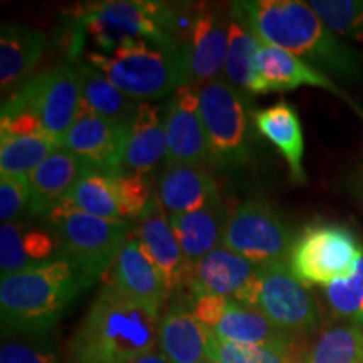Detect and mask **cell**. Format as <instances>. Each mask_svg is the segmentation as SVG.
Segmentation results:
<instances>
[{
    "label": "cell",
    "mask_w": 363,
    "mask_h": 363,
    "mask_svg": "<svg viewBox=\"0 0 363 363\" xmlns=\"http://www.w3.org/2000/svg\"><path fill=\"white\" fill-rule=\"evenodd\" d=\"M30 203L27 175H0V220L9 224L17 219Z\"/></svg>",
    "instance_id": "cell-37"
},
{
    "label": "cell",
    "mask_w": 363,
    "mask_h": 363,
    "mask_svg": "<svg viewBox=\"0 0 363 363\" xmlns=\"http://www.w3.org/2000/svg\"><path fill=\"white\" fill-rule=\"evenodd\" d=\"M256 271L257 267L252 262L222 244L189 271L185 291H189L190 298L202 294H222L234 299L251 283Z\"/></svg>",
    "instance_id": "cell-22"
},
{
    "label": "cell",
    "mask_w": 363,
    "mask_h": 363,
    "mask_svg": "<svg viewBox=\"0 0 363 363\" xmlns=\"http://www.w3.org/2000/svg\"><path fill=\"white\" fill-rule=\"evenodd\" d=\"M57 148L59 140L38 118L22 111H2L0 175H29Z\"/></svg>",
    "instance_id": "cell-14"
},
{
    "label": "cell",
    "mask_w": 363,
    "mask_h": 363,
    "mask_svg": "<svg viewBox=\"0 0 363 363\" xmlns=\"http://www.w3.org/2000/svg\"><path fill=\"white\" fill-rule=\"evenodd\" d=\"M230 299L233 298L222 296V294H202V296L190 298V306L195 318L212 331L225 313Z\"/></svg>",
    "instance_id": "cell-39"
},
{
    "label": "cell",
    "mask_w": 363,
    "mask_h": 363,
    "mask_svg": "<svg viewBox=\"0 0 363 363\" xmlns=\"http://www.w3.org/2000/svg\"><path fill=\"white\" fill-rule=\"evenodd\" d=\"M61 254L52 229L29 222H9L0 227V276L16 274Z\"/></svg>",
    "instance_id": "cell-24"
},
{
    "label": "cell",
    "mask_w": 363,
    "mask_h": 363,
    "mask_svg": "<svg viewBox=\"0 0 363 363\" xmlns=\"http://www.w3.org/2000/svg\"><path fill=\"white\" fill-rule=\"evenodd\" d=\"M303 348L298 342L279 345H239L222 342L212 333L208 360L216 363H301Z\"/></svg>",
    "instance_id": "cell-33"
},
{
    "label": "cell",
    "mask_w": 363,
    "mask_h": 363,
    "mask_svg": "<svg viewBox=\"0 0 363 363\" xmlns=\"http://www.w3.org/2000/svg\"><path fill=\"white\" fill-rule=\"evenodd\" d=\"M130 233L138 240L147 256L157 266L165 283L167 294L185 291L187 264L182 256L179 240L172 229L167 212L158 201L150 207L147 214L131 222Z\"/></svg>",
    "instance_id": "cell-17"
},
{
    "label": "cell",
    "mask_w": 363,
    "mask_h": 363,
    "mask_svg": "<svg viewBox=\"0 0 363 363\" xmlns=\"http://www.w3.org/2000/svg\"><path fill=\"white\" fill-rule=\"evenodd\" d=\"M135 363H170V362L167 360L165 355H163L162 352H153V353H150V355L136 360Z\"/></svg>",
    "instance_id": "cell-41"
},
{
    "label": "cell",
    "mask_w": 363,
    "mask_h": 363,
    "mask_svg": "<svg viewBox=\"0 0 363 363\" xmlns=\"http://www.w3.org/2000/svg\"><path fill=\"white\" fill-rule=\"evenodd\" d=\"M325 298L335 316L363 326V257L350 278L325 286Z\"/></svg>",
    "instance_id": "cell-35"
},
{
    "label": "cell",
    "mask_w": 363,
    "mask_h": 363,
    "mask_svg": "<svg viewBox=\"0 0 363 363\" xmlns=\"http://www.w3.org/2000/svg\"><path fill=\"white\" fill-rule=\"evenodd\" d=\"M91 167L69 150L61 148L49 155L27 175L30 185L29 214L33 217H45L54 207L59 206L67 194L74 189L81 177Z\"/></svg>",
    "instance_id": "cell-20"
},
{
    "label": "cell",
    "mask_w": 363,
    "mask_h": 363,
    "mask_svg": "<svg viewBox=\"0 0 363 363\" xmlns=\"http://www.w3.org/2000/svg\"><path fill=\"white\" fill-rule=\"evenodd\" d=\"M155 195L169 216L190 214L222 203L214 177L202 165L165 163L157 179Z\"/></svg>",
    "instance_id": "cell-18"
},
{
    "label": "cell",
    "mask_w": 363,
    "mask_h": 363,
    "mask_svg": "<svg viewBox=\"0 0 363 363\" xmlns=\"http://www.w3.org/2000/svg\"><path fill=\"white\" fill-rule=\"evenodd\" d=\"M293 230L264 197L244 201L227 220L222 244L256 267L288 264Z\"/></svg>",
    "instance_id": "cell-11"
},
{
    "label": "cell",
    "mask_w": 363,
    "mask_h": 363,
    "mask_svg": "<svg viewBox=\"0 0 363 363\" xmlns=\"http://www.w3.org/2000/svg\"><path fill=\"white\" fill-rule=\"evenodd\" d=\"M45 43L48 38L43 30L4 22L0 27V88L4 94H12L33 78L30 74L43 57Z\"/></svg>",
    "instance_id": "cell-25"
},
{
    "label": "cell",
    "mask_w": 363,
    "mask_h": 363,
    "mask_svg": "<svg viewBox=\"0 0 363 363\" xmlns=\"http://www.w3.org/2000/svg\"><path fill=\"white\" fill-rule=\"evenodd\" d=\"M224 203L212 206L190 214L169 216L172 229L187 264V274L207 254L222 246L225 225L229 220Z\"/></svg>",
    "instance_id": "cell-27"
},
{
    "label": "cell",
    "mask_w": 363,
    "mask_h": 363,
    "mask_svg": "<svg viewBox=\"0 0 363 363\" xmlns=\"http://www.w3.org/2000/svg\"><path fill=\"white\" fill-rule=\"evenodd\" d=\"M45 224L56 234L59 251L79 267L89 286L110 271L131 227V222L101 219L62 202L45 216Z\"/></svg>",
    "instance_id": "cell-7"
},
{
    "label": "cell",
    "mask_w": 363,
    "mask_h": 363,
    "mask_svg": "<svg viewBox=\"0 0 363 363\" xmlns=\"http://www.w3.org/2000/svg\"><path fill=\"white\" fill-rule=\"evenodd\" d=\"M299 86H313V88L330 91L331 94L350 104L363 118V110L352 101L350 96L333 79L288 51L274 45L261 44L256 57V81H254L252 94L293 91Z\"/></svg>",
    "instance_id": "cell-15"
},
{
    "label": "cell",
    "mask_w": 363,
    "mask_h": 363,
    "mask_svg": "<svg viewBox=\"0 0 363 363\" xmlns=\"http://www.w3.org/2000/svg\"><path fill=\"white\" fill-rule=\"evenodd\" d=\"M0 363H59V358L48 348L22 342H6L0 348Z\"/></svg>",
    "instance_id": "cell-38"
},
{
    "label": "cell",
    "mask_w": 363,
    "mask_h": 363,
    "mask_svg": "<svg viewBox=\"0 0 363 363\" xmlns=\"http://www.w3.org/2000/svg\"><path fill=\"white\" fill-rule=\"evenodd\" d=\"M301 363H305V362H301Z\"/></svg>",
    "instance_id": "cell-43"
},
{
    "label": "cell",
    "mask_w": 363,
    "mask_h": 363,
    "mask_svg": "<svg viewBox=\"0 0 363 363\" xmlns=\"http://www.w3.org/2000/svg\"><path fill=\"white\" fill-rule=\"evenodd\" d=\"M201 113L208 145V165L227 174L247 170L257 157L259 131L252 94L224 78L199 86Z\"/></svg>",
    "instance_id": "cell-6"
},
{
    "label": "cell",
    "mask_w": 363,
    "mask_h": 363,
    "mask_svg": "<svg viewBox=\"0 0 363 363\" xmlns=\"http://www.w3.org/2000/svg\"><path fill=\"white\" fill-rule=\"evenodd\" d=\"M115 189L121 220L140 219L157 202V195L147 175L120 172L115 175Z\"/></svg>",
    "instance_id": "cell-36"
},
{
    "label": "cell",
    "mask_w": 363,
    "mask_h": 363,
    "mask_svg": "<svg viewBox=\"0 0 363 363\" xmlns=\"http://www.w3.org/2000/svg\"><path fill=\"white\" fill-rule=\"evenodd\" d=\"M212 331L197 320L190 298L172 303L158 326V347L170 363H202L208 360Z\"/></svg>",
    "instance_id": "cell-21"
},
{
    "label": "cell",
    "mask_w": 363,
    "mask_h": 363,
    "mask_svg": "<svg viewBox=\"0 0 363 363\" xmlns=\"http://www.w3.org/2000/svg\"><path fill=\"white\" fill-rule=\"evenodd\" d=\"M81 96V72L74 59L27 79L4 99L2 111L29 113L49 133L61 140L79 115Z\"/></svg>",
    "instance_id": "cell-10"
},
{
    "label": "cell",
    "mask_w": 363,
    "mask_h": 363,
    "mask_svg": "<svg viewBox=\"0 0 363 363\" xmlns=\"http://www.w3.org/2000/svg\"><path fill=\"white\" fill-rule=\"evenodd\" d=\"M230 13L216 7L182 9V40L187 45L190 84L202 86L224 74Z\"/></svg>",
    "instance_id": "cell-12"
},
{
    "label": "cell",
    "mask_w": 363,
    "mask_h": 363,
    "mask_svg": "<svg viewBox=\"0 0 363 363\" xmlns=\"http://www.w3.org/2000/svg\"><path fill=\"white\" fill-rule=\"evenodd\" d=\"M157 313L106 283L67 343L69 363H135L158 347Z\"/></svg>",
    "instance_id": "cell-2"
},
{
    "label": "cell",
    "mask_w": 363,
    "mask_h": 363,
    "mask_svg": "<svg viewBox=\"0 0 363 363\" xmlns=\"http://www.w3.org/2000/svg\"><path fill=\"white\" fill-rule=\"evenodd\" d=\"M86 65L101 71L135 101H155L190 84L187 45L184 43L126 40L110 52H84Z\"/></svg>",
    "instance_id": "cell-4"
},
{
    "label": "cell",
    "mask_w": 363,
    "mask_h": 363,
    "mask_svg": "<svg viewBox=\"0 0 363 363\" xmlns=\"http://www.w3.org/2000/svg\"><path fill=\"white\" fill-rule=\"evenodd\" d=\"M230 16L262 44L288 51L323 74L357 79L363 54L340 43L308 2L299 0H240L230 4Z\"/></svg>",
    "instance_id": "cell-1"
},
{
    "label": "cell",
    "mask_w": 363,
    "mask_h": 363,
    "mask_svg": "<svg viewBox=\"0 0 363 363\" xmlns=\"http://www.w3.org/2000/svg\"><path fill=\"white\" fill-rule=\"evenodd\" d=\"M165 130L169 143L165 163H208V145L197 86L187 84L170 96L165 108Z\"/></svg>",
    "instance_id": "cell-16"
},
{
    "label": "cell",
    "mask_w": 363,
    "mask_h": 363,
    "mask_svg": "<svg viewBox=\"0 0 363 363\" xmlns=\"http://www.w3.org/2000/svg\"><path fill=\"white\" fill-rule=\"evenodd\" d=\"M352 187H353V194H355V197L362 202L363 206V169L353 177Z\"/></svg>",
    "instance_id": "cell-40"
},
{
    "label": "cell",
    "mask_w": 363,
    "mask_h": 363,
    "mask_svg": "<svg viewBox=\"0 0 363 363\" xmlns=\"http://www.w3.org/2000/svg\"><path fill=\"white\" fill-rule=\"evenodd\" d=\"M308 6L333 34L363 40V0H311Z\"/></svg>",
    "instance_id": "cell-34"
},
{
    "label": "cell",
    "mask_w": 363,
    "mask_h": 363,
    "mask_svg": "<svg viewBox=\"0 0 363 363\" xmlns=\"http://www.w3.org/2000/svg\"><path fill=\"white\" fill-rule=\"evenodd\" d=\"M86 288H91L74 262L59 254L51 261L0 278V315L9 333L39 335L59 318Z\"/></svg>",
    "instance_id": "cell-3"
},
{
    "label": "cell",
    "mask_w": 363,
    "mask_h": 363,
    "mask_svg": "<svg viewBox=\"0 0 363 363\" xmlns=\"http://www.w3.org/2000/svg\"><path fill=\"white\" fill-rule=\"evenodd\" d=\"M81 72V110L93 115L108 118L130 125L133 120L138 101L125 94L118 86L111 83L101 71L76 59Z\"/></svg>",
    "instance_id": "cell-28"
},
{
    "label": "cell",
    "mask_w": 363,
    "mask_h": 363,
    "mask_svg": "<svg viewBox=\"0 0 363 363\" xmlns=\"http://www.w3.org/2000/svg\"><path fill=\"white\" fill-rule=\"evenodd\" d=\"M256 128L267 142L274 145L288 163L289 179L294 184H306L303 169L305 157V136L298 111L288 101H279L272 106L256 111Z\"/></svg>",
    "instance_id": "cell-26"
},
{
    "label": "cell",
    "mask_w": 363,
    "mask_h": 363,
    "mask_svg": "<svg viewBox=\"0 0 363 363\" xmlns=\"http://www.w3.org/2000/svg\"><path fill=\"white\" fill-rule=\"evenodd\" d=\"M212 333L222 342L239 345H279L294 343L298 338L271 323L267 318L251 308L230 299L229 306Z\"/></svg>",
    "instance_id": "cell-29"
},
{
    "label": "cell",
    "mask_w": 363,
    "mask_h": 363,
    "mask_svg": "<svg viewBox=\"0 0 363 363\" xmlns=\"http://www.w3.org/2000/svg\"><path fill=\"white\" fill-rule=\"evenodd\" d=\"M261 44V40L251 30H247L230 16L229 48H227L222 78L244 93L252 94L254 81H256V57Z\"/></svg>",
    "instance_id": "cell-32"
},
{
    "label": "cell",
    "mask_w": 363,
    "mask_h": 363,
    "mask_svg": "<svg viewBox=\"0 0 363 363\" xmlns=\"http://www.w3.org/2000/svg\"><path fill=\"white\" fill-rule=\"evenodd\" d=\"M202 363H216V362H212V360H206V362H202Z\"/></svg>",
    "instance_id": "cell-42"
},
{
    "label": "cell",
    "mask_w": 363,
    "mask_h": 363,
    "mask_svg": "<svg viewBox=\"0 0 363 363\" xmlns=\"http://www.w3.org/2000/svg\"><path fill=\"white\" fill-rule=\"evenodd\" d=\"M128 131L130 125L79 111L67 133L59 140V147L83 158L91 169L120 174L123 169Z\"/></svg>",
    "instance_id": "cell-13"
},
{
    "label": "cell",
    "mask_w": 363,
    "mask_h": 363,
    "mask_svg": "<svg viewBox=\"0 0 363 363\" xmlns=\"http://www.w3.org/2000/svg\"><path fill=\"white\" fill-rule=\"evenodd\" d=\"M362 257L363 246L350 227L313 222L294 238L288 266L303 283L328 286L350 278Z\"/></svg>",
    "instance_id": "cell-9"
},
{
    "label": "cell",
    "mask_w": 363,
    "mask_h": 363,
    "mask_svg": "<svg viewBox=\"0 0 363 363\" xmlns=\"http://www.w3.org/2000/svg\"><path fill=\"white\" fill-rule=\"evenodd\" d=\"M72 38L93 43L89 51L110 52L126 40L147 39L155 43L182 40V9L155 0H106L76 6L71 11Z\"/></svg>",
    "instance_id": "cell-5"
},
{
    "label": "cell",
    "mask_w": 363,
    "mask_h": 363,
    "mask_svg": "<svg viewBox=\"0 0 363 363\" xmlns=\"http://www.w3.org/2000/svg\"><path fill=\"white\" fill-rule=\"evenodd\" d=\"M111 283L120 293L147 310L160 315V308L169 298L165 283L157 266L140 246L131 233L125 239L110 267Z\"/></svg>",
    "instance_id": "cell-19"
},
{
    "label": "cell",
    "mask_w": 363,
    "mask_h": 363,
    "mask_svg": "<svg viewBox=\"0 0 363 363\" xmlns=\"http://www.w3.org/2000/svg\"><path fill=\"white\" fill-rule=\"evenodd\" d=\"M115 175L108 172L89 169L81 177L74 189L62 201L66 206L78 208L84 214L101 219H121L118 208Z\"/></svg>",
    "instance_id": "cell-30"
},
{
    "label": "cell",
    "mask_w": 363,
    "mask_h": 363,
    "mask_svg": "<svg viewBox=\"0 0 363 363\" xmlns=\"http://www.w3.org/2000/svg\"><path fill=\"white\" fill-rule=\"evenodd\" d=\"M305 363H363V326H328L303 352Z\"/></svg>",
    "instance_id": "cell-31"
},
{
    "label": "cell",
    "mask_w": 363,
    "mask_h": 363,
    "mask_svg": "<svg viewBox=\"0 0 363 363\" xmlns=\"http://www.w3.org/2000/svg\"><path fill=\"white\" fill-rule=\"evenodd\" d=\"M169 155L165 130V110L160 104L145 101L138 104L130 123L123 169L126 174L148 175Z\"/></svg>",
    "instance_id": "cell-23"
},
{
    "label": "cell",
    "mask_w": 363,
    "mask_h": 363,
    "mask_svg": "<svg viewBox=\"0 0 363 363\" xmlns=\"http://www.w3.org/2000/svg\"><path fill=\"white\" fill-rule=\"evenodd\" d=\"M234 299L298 340L320 328V305L288 264L257 267L251 283Z\"/></svg>",
    "instance_id": "cell-8"
}]
</instances>
